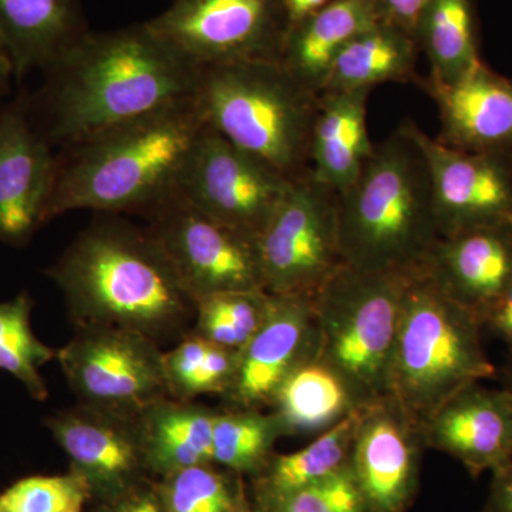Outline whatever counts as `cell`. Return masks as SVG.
<instances>
[{
	"mask_svg": "<svg viewBox=\"0 0 512 512\" xmlns=\"http://www.w3.org/2000/svg\"><path fill=\"white\" fill-rule=\"evenodd\" d=\"M200 67L178 55L147 22L89 32L49 70L39 94L52 146H69L123 121L194 97Z\"/></svg>",
	"mask_w": 512,
	"mask_h": 512,
	"instance_id": "6da1fadb",
	"label": "cell"
},
{
	"mask_svg": "<svg viewBox=\"0 0 512 512\" xmlns=\"http://www.w3.org/2000/svg\"><path fill=\"white\" fill-rule=\"evenodd\" d=\"M46 275L80 326L143 333L158 345L184 338L197 303L146 228L100 221L80 232Z\"/></svg>",
	"mask_w": 512,
	"mask_h": 512,
	"instance_id": "7a4b0ae2",
	"label": "cell"
},
{
	"mask_svg": "<svg viewBox=\"0 0 512 512\" xmlns=\"http://www.w3.org/2000/svg\"><path fill=\"white\" fill-rule=\"evenodd\" d=\"M205 128L188 97L60 148L47 221L76 210L147 217L177 191Z\"/></svg>",
	"mask_w": 512,
	"mask_h": 512,
	"instance_id": "3957f363",
	"label": "cell"
},
{
	"mask_svg": "<svg viewBox=\"0 0 512 512\" xmlns=\"http://www.w3.org/2000/svg\"><path fill=\"white\" fill-rule=\"evenodd\" d=\"M343 261L362 271L419 274L441 235L423 150L406 121L375 144L362 171L338 192Z\"/></svg>",
	"mask_w": 512,
	"mask_h": 512,
	"instance_id": "277c9868",
	"label": "cell"
},
{
	"mask_svg": "<svg viewBox=\"0 0 512 512\" xmlns=\"http://www.w3.org/2000/svg\"><path fill=\"white\" fill-rule=\"evenodd\" d=\"M207 126L296 180L311 170L320 93L281 62L200 67L194 94Z\"/></svg>",
	"mask_w": 512,
	"mask_h": 512,
	"instance_id": "5b68a950",
	"label": "cell"
},
{
	"mask_svg": "<svg viewBox=\"0 0 512 512\" xmlns=\"http://www.w3.org/2000/svg\"><path fill=\"white\" fill-rule=\"evenodd\" d=\"M480 322L423 272L404 291L387 396L420 423L470 384L497 375Z\"/></svg>",
	"mask_w": 512,
	"mask_h": 512,
	"instance_id": "8992f818",
	"label": "cell"
},
{
	"mask_svg": "<svg viewBox=\"0 0 512 512\" xmlns=\"http://www.w3.org/2000/svg\"><path fill=\"white\" fill-rule=\"evenodd\" d=\"M413 275L343 265L312 296L318 357L342 377L362 409L387 396L404 291Z\"/></svg>",
	"mask_w": 512,
	"mask_h": 512,
	"instance_id": "52a82bcc",
	"label": "cell"
},
{
	"mask_svg": "<svg viewBox=\"0 0 512 512\" xmlns=\"http://www.w3.org/2000/svg\"><path fill=\"white\" fill-rule=\"evenodd\" d=\"M265 292L312 296L345 264L339 241L338 192L312 171L292 181L256 238Z\"/></svg>",
	"mask_w": 512,
	"mask_h": 512,
	"instance_id": "ba28073f",
	"label": "cell"
},
{
	"mask_svg": "<svg viewBox=\"0 0 512 512\" xmlns=\"http://www.w3.org/2000/svg\"><path fill=\"white\" fill-rule=\"evenodd\" d=\"M147 23L197 67L281 62L289 28L284 0H173Z\"/></svg>",
	"mask_w": 512,
	"mask_h": 512,
	"instance_id": "9c48e42d",
	"label": "cell"
},
{
	"mask_svg": "<svg viewBox=\"0 0 512 512\" xmlns=\"http://www.w3.org/2000/svg\"><path fill=\"white\" fill-rule=\"evenodd\" d=\"M146 228L192 298L265 292L256 239L198 210L177 191L147 215Z\"/></svg>",
	"mask_w": 512,
	"mask_h": 512,
	"instance_id": "30bf717a",
	"label": "cell"
},
{
	"mask_svg": "<svg viewBox=\"0 0 512 512\" xmlns=\"http://www.w3.org/2000/svg\"><path fill=\"white\" fill-rule=\"evenodd\" d=\"M57 362L80 403L138 414L167 399L164 350L143 333L113 326H80Z\"/></svg>",
	"mask_w": 512,
	"mask_h": 512,
	"instance_id": "8fae6325",
	"label": "cell"
},
{
	"mask_svg": "<svg viewBox=\"0 0 512 512\" xmlns=\"http://www.w3.org/2000/svg\"><path fill=\"white\" fill-rule=\"evenodd\" d=\"M292 181L207 126L185 163L177 192L214 220L256 239Z\"/></svg>",
	"mask_w": 512,
	"mask_h": 512,
	"instance_id": "7c38bea8",
	"label": "cell"
},
{
	"mask_svg": "<svg viewBox=\"0 0 512 512\" xmlns=\"http://www.w3.org/2000/svg\"><path fill=\"white\" fill-rule=\"evenodd\" d=\"M45 426L93 498L113 500L143 483L148 473L138 414L77 402L46 417Z\"/></svg>",
	"mask_w": 512,
	"mask_h": 512,
	"instance_id": "4fadbf2b",
	"label": "cell"
},
{
	"mask_svg": "<svg viewBox=\"0 0 512 512\" xmlns=\"http://www.w3.org/2000/svg\"><path fill=\"white\" fill-rule=\"evenodd\" d=\"M426 448L420 421L392 396L363 410L349 468L369 512H404L410 507Z\"/></svg>",
	"mask_w": 512,
	"mask_h": 512,
	"instance_id": "5bb4252c",
	"label": "cell"
},
{
	"mask_svg": "<svg viewBox=\"0 0 512 512\" xmlns=\"http://www.w3.org/2000/svg\"><path fill=\"white\" fill-rule=\"evenodd\" d=\"M410 123L429 167L441 237L504 224L512 212V158L448 147Z\"/></svg>",
	"mask_w": 512,
	"mask_h": 512,
	"instance_id": "9a60e30c",
	"label": "cell"
},
{
	"mask_svg": "<svg viewBox=\"0 0 512 512\" xmlns=\"http://www.w3.org/2000/svg\"><path fill=\"white\" fill-rule=\"evenodd\" d=\"M56 156L37 128L29 104L0 106V241L28 244L47 221Z\"/></svg>",
	"mask_w": 512,
	"mask_h": 512,
	"instance_id": "2e32d148",
	"label": "cell"
},
{
	"mask_svg": "<svg viewBox=\"0 0 512 512\" xmlns=\"http://www.w3.org/2000/svg\"><path fill=\"white\" fill-rule=\"evenodd\" d=\"M318 325L311 296L271 295L264 325L239 350L237 375L225 406L265 410L305 360L318 353Z\"/></svg>",
	"mask_w": 512,
	"mask_h": 512,
	"instance_id": "e0dca14e",
	"label": "cell"
},
{
	"mask_svg": "<svg viewBox=\"0 0 512 512\" xmlns=\"http://www.w3.org/2000/svg\"><path fill=\"white\" fill-rule=\"evenodd\" d=\"M427 448L463 464L471 477L512 461V392L477 382L464 387L421 421Z\"/></svg>",
	"mask_w": 512,
	"mask_h": 512,
	"instance_id": "ac0fdd59",
	"label": "cell"
},
{
	"mask_svg": "<svg viewBox=\"0 0 512 512\" xmlns=\"http://www.w3.org/2000/svg\"><path fill=\"white\" fill-rule=\"evenodd\" d=\"M419 83L439 107L440 143L512 158V77L495 72L483 60L456 82Z\"/></svg>",
	"mask_w": 512,
	"mask_h": 512,
	"instance_id": "d6986e66",
	"label": "cell"
},
{
	"mask_svg": "<svg viewBox=\"0 0 512 512\" xmlns=\"http://www.w3.org/2000/svg\"><path fill=\"white\" fill-rule=\"evenodd\" d=\"M444 295L480 322L512 284V235L507 224L440 237L423 268Z\"/></svg>",
	"mask_w": 512,
	"mask_h": 512,
	"instance_id": "ffe728a7",
	"label": "cell"
},
{
	"mask_svg": "<svg viewBox=\"0 0 512 512\" xmlns=\"http://www.w3.org/2000/svg\"><path fill=\"white\" fill-rule=\"evenodd\" d=\"M89 32L79 0H0V43L16 79L45 73Z\"/></svg>",
	"mask_w": 512,
	"mask_h": 512,
	"instance_id": "44dd1931",
	"label": "cell"
},
{
	"mask_svg": "<svg viewBox=\"0 0 512 512\" xmlns=\"http://www.w3.org/2000/svg\"><path fill=\"white\" fill-rule=\"evenodd\" d=\"M369 94L370 90L320 93L311 138V171L333 191L346 190L375 150L367 130Z\"/></svg>",
	"mask_w": 512,
	"mask_h": 512,
	"instance_id": "7402d4cb",
	"label": "cell"
},
{
	"mask_svg": "<svg viewBox=\"0 0 512 512\" xmlns=\"http://www.w3.org/2000/svg\"><path fill=\"white\" fill-rule=\"evenodd\" d=\"M380 22L373 0H333L291 26L282 46V66L313 92L325 87L343 49Z\"/></svg>",
	"mask_w": 512,
	"mask_h": 512,
	"instance_id": "603a6c76",
	"label": "cell"
},
{
	"mask_svg": "<svg viewBox=\"0 0 512 512\" xmlns=\"http://www.w3.org/2000/svg\"><path fill=\"white\" fill-rule=\"evenodd\" d=\"M215 413L214 407L171 397L138 413L148 473L161 478L184 468L214 464Z\"/></svg>",
	"mask_w": 512,
	"mask_h": 512,
	"instance_id": "cb8c5ba5",
	"label": "cell"
},
{
	"mask_svg": "<svg viewBox=\"0 0 512 512\" xmlns=\"http://www.w3.org/2000/svg\"><path fill=\"white\" fill-rule=\"evenodd\" d=\"M268 409L284 436H319L362 407L316 353L286 377Z\"/></svg>",
	"mask_w": 512,
	"mask_h": 512,
	"instance_id": "d4e9b609",
	"label": "cell"
},
{
	"mask_svg": "<svg viewBox=\"0 0 512 512\" xmlns=\"http://www.w3.org/2000/svg\"><path fill=\"white\" fill-rule=\"evenodd\" d=\"M420 49L416 37L406 30L377 22L356 36L330 70L322 92L370 90L383 83L417 79Z\"/></svg>",
	"mask_w": 512,
	"mask_h": 512,
	"instance_id": "484cf974",
	"label": "cell"
},
{
	"mask_svg": "<svg viewBox=\"0 0 512 512\" xmlns=\"http://www.w3.org/2000/svg\"><path fill=\"white\" fill-rule=\"evenodd\" d=\"M430 63L427 79L453 83L483 62L474 0H430L414 30Z\"/></svg>",
	"mask_w": 512,
	"mask_h": 512,
	"instance_id": "4316f807",
	"label": "cell"
},
{
	"mask_svg": "<svg viewBox=\"0 0 512 512\" xmlns=\"http://www.w3.org/2000/svg\"><path fill=\"white\" fill-rule=\"evenodd\" d=\"M363 410L349 414L301 450L274 454L268 464L252 477L255 503L301 490L348 466Z\"/></svg>",
	"mask_w": 512,
	"mask_h": 512,
	"instance_id": "83f0119b",
	"label": "cell"
},
{
	"mask_svg": "<svg viewBox=\"0 0 512 512\" xmlns=\"http://www.w3.org/2000/svg\"><path fill=\"white\" fill-rule=\"evenodd\" d=\"M284 437L278 420L261 409L224 406L217 409L212 429V457L217 467L255 477L274 456Z\"/></svg>",
	"mask_w": 512,
	"mask_h": 512,
	"instance_id": "f1b7e54d",
	"label": "cell"
},
{
	"mask_svg": "<svg viewBox=\"0 0 512 512\" xmlns=\"http://www.w3.org/2000/svg\"><path fill=\"white\" fill-rule=\"evenodd\" d=\"M239 350L222 348L188 332L164 350L165 380L171 399L195 402L205 394L224 397L237 375Z\"/></svg>",
	"mask_w": 512,
	"mask_h": 512,
	"instance_id": "f546056e",
	"label": "cell"
},
{
	"mask_svg": "<svg viewBox=\"0 0 512 512\" xmlns=\"http://www.w3.org/2000/svg\"><path fill=\"white\" fill-rule=\"evenodd\" d=\"M32 309L26 292L0 302V370L15 377L37 402H45L49 390L40 369L56 359L57 350L37 339Z\"/></svg>",
	"mask_w": 512,
	"mask_h": 512,
	"instance_id": "4dcf8cb0",
	"label": "cell"
},
{
	"mask_svg": "<svg viewBox=\"0 0 512 512\" xmlns=\"http://www.w3.org/2000/svg\"><path fill=\"white\" fill-rule=\"evenodd\" d=\"M238 474L204 464L175 471L158 481L165 512H232L247 495Z\"/></svg>",
	"mask_w": 512,
	"mask_h": 512,
	"instance_id": "1f68e13d",
	"label": "cell"
},
{
	"mask_svg": "<svg viewBox=\"0 0 512 512\" xmlns=\"http://www.w3.org/2000/svg\"><path fill=\"white\" fill-rule=\"evenodd\" d=\"M92 498V488L76 471L30 476L0 494V512H83Z\"/></svg>",
	"mask_w": 512,
	"mask_h": 512,
	"instance_id": "d6a6232c",
	"label": "cell"
},
{
	"mask_svg": "<svg viewBox=\"0 0 512 512\" xmlns=\"http://www.w3.org/2000/svg\"><path fill=\"white\" fill-rule=\"evenodd\" d=\"M254 505L261 512H369L349 464L318 483Z\"/></svg>",
	"mask_w": 512,
	"mask_h": 512,
	"instance_id": "836d02e7",
	"label": "cell"
},
{
	"mask_svg": "<svg viewBox=\"0 0 512 512\" xmlns=\"http://www.w3.org/2000/svg\"><path fill=\"white\" fill-rule=\"evenodd\" d=\"M100 512H165L158 484L143 483L128 490L127 493L103 501Z\"/></svg>",
	"mask_w": 512,
	"mask_h": 512,
	"instance_id": "e575fe53",
	"label": "cell"
},
{
	"mask_svg": "<svg viewBox=\"0 0 512 512\" xmlns=\"http://www.w3.org/2000/svg\"><path fill=\"white\" fill-rule=\"evenodd\" d=\"M430 0H373L380 22L406 30L414 36L421 13Z\"/></svg>",
	"mask_w": 512,
	"mask_h": 512,
	"instance_id": "d590c367",
	"label": "cell"
},
{
	"mask_svg": "<svg viewBox=\"0 0 512 512\" xmlns=\"http://www.w3.org/2000/svg\"><path fill=\"white\" fill-rule=\"evenodd\" d=\"M483 330L503 340L512 355V284L485 316Z\"/></svg>",
	"mask_w": 512,
	"mask_h": 512,
	"instance_id": "8d00e7d4",
	"label": "cell"
},
{
	"mask_svg": "<svg viewBox=\"0 0 512 512\" xmlns=\"http://www.w3.org/2000/svg\"><path fill=\"white\" fill-rule=\"evenodd\" d=\"M491 474L490 494L481 512H512V461Z\"/></svg>",
	"mask_w": 512,
	"mask_h": 512,
	"instance_id": "74e56055",
	"label": "cell"
},
{
	"mask_svg": "<svg viewBox=\"0 0 512 512\" xmlns=\"http://www.w3.org/2000/svg\"><path fill=\"white\" fill-rule=\"evenodd\" d=\"M330 2H333V0H284L289 28L309 18L313 13L319 12L320 9L328 6Z\"/></svg>",
	"mask_w": 512,
	"mask_h": 512,
	"instance_id": "f35d334b",
	"label": "cell"
},
{
	"mask_svg": "<svg viewBox=\"0 0 512 512\" xmlns=\"http://www.w3.org/2000/svg\"><path fill=\"white\" fill-rule=\"evenodd\" d=\"M13 77H15V69H13L8 53H6L2 43H0V100L9 92L10 82H12Z\"/></svg>",
	"mask_w": 512,
	"mask_h": 512,
	"instance_id": "ab89813d",
	"label": "cell"
},
{
	"mask_svg": "<svg viewBox=\"0 0 512 512\" xmlns=\"http://www.w3.org/2000/svg\"><path fill=\"white\" fill-rule=\"evenodd\" d=\"M232 512H261L255 507L254 503H249L247 497L232 510Z\"/></svg>",
	"mask_w": 512,
	"mask_h": 512,
	"instance_id": "60d3db41",
	"label": "cell"
},
{
	"mask_svg": "<svg viewBox=\"0 0 512 512\" xmlns=\"http://www.w3.org/2000/svg\"><path fill=\"white\" fill-rule=\"evenodd\" d=\"M503 386L507 387V389H510L512 392V363H510V366H508L507 369L504 370Z\"/></svg>",
	"mask_w": 512,
	"mask_h": 512,
	"instance_id": "b9f144b4",
	"label": "cell"
},
{
	"mask_svg": "<svg viewBox=\"0 0 512 512\" xmlns=\"http://www.w3.org/2000/svg\"><path fill=\"white\" fill-rule=\"evenodd\" d=\"M505 224H507V227L508 229H510L512 235V212L510 214V217L507 218V221H505Z\"/></svg>",
	"mask_w": 512,
	"mask_h": 512,
	"instance_id": "7bdbcfd3",
	"label": "cell"
}]
</instances>
